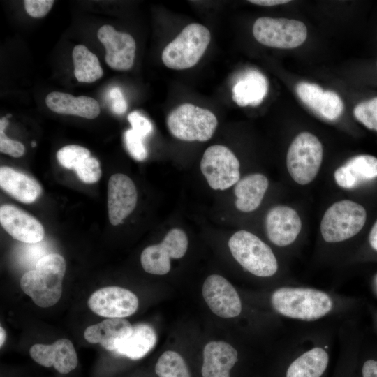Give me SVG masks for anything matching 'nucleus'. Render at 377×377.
<instances>
[{
	"label": "nucleus",
	"mask_w": 377,
	"mask_h": 377,
	"mask_svg": "<svg viewBox=\"0 0 377 377\" xmlns=\"http://www.w3.org/2000/svg\"><path fill=\"white\" fill-rule=\"evenodd\" d=\"M90 157V151L85 147L70 145L61 148L57 153L59 163L65 168L75 169L84 159Z\"/></svg>",
	"instance_id": "nucleus-31"
},
{
	"label": "nucleus",
	"mask_w": 377,
	"mask_h": 377,
	"mask_svg": "<svg viewBox=\"0 0 377 377\" xmlns=\"http://www.w3.org/2000/svg\"><path fill=\"white\" fill-rule=\"evenodd\" d=\"M203 298L211 311L216 316L230 318L242 312V302L233 286L224 277L212 274L202 286Z\"/></svg>",
	"instance_id": "nucleus-13"
},
{
	"label": "nucleus",
	"mask_w": 377,
	"mask_h": 377,
	"mask_svg": "<svg viewBox=\"0 0 377 377\" xmlns=\"http://www.w3.org/2000/svg\"><path fill=\"white\" fill-rule=\"evenodd\" d=\"M8 124V120L6 117L0 119V151L13 157H20L24 155L25 147L20 142L12 140L5 135L4 130Z\"/></svg>",
	"instance_id": "nucleus-35"
},
{
	"label": "nucleus",
	"mask_w": 377,
	"mask_h": 377,
	"mask_svg": "<svg viewBox=\"0 0 377 377\" xmlns=\"http://www.w3.org/2000/svg\"><path fill=\"white\" fill-rule=\"evenodd\" d=\"M156 340V333L151 325L137 324L133 326L131 334L119 344L116 352L131 360H139L154 347Z\"/></svg>",
	"instance_id": "nucleus-28"
},
{
	"label": "nucleus",
	"mask_w": 377,
	"mask_h": 377,
	"mask_svg": "<svg viewBox=\"0 0 377 377\" xmlns=\"http://www.w3.org/2000/svg\"><path fill=\"white\" fill-rule=\"evenodd\" d=\"M1 188L21 202L30 204L41 194V186L37 181L12 168H0Z\"/></svg>",
	"instance_id": "nucleus-26"
},
{
	"label": "nucleus",
	"mask_w": 377,
	"mask_h": 377,
	"mask_svg": "<svg viewBox=\"0 0 377 377\" xmlns=\"http://www.w3.org/2000/svg\"><path fill=\"white\" fill-rule=\"evenodd\" d=\"M239 162L227 147L214 145L204 152L200 170L214 190H226L236 184L240 178Z\"/></svg>",
	"instance_id": "nucleus-10"
},
{
	"label": "nucleus",
	"mask_w": 377,
	"mask_h": 377,
	"mask_svg": "<svg viewBox=\"0 0 377 377\" xmlns=\"http://www.w3.org/2000/svg\"><path fill=\"white\" fill-rule=\"evenodd\" d=\"M31 146H32L33 147H36V142L35 141H33V142H31Z\"/></svg>",
	"instance_id": "nucleus-45"
},
{
	"label": "nucleus",
	"mask_w": 377,
	"mask_h": 377,
	"mask_svg": "<svg viewBox=\"0 0 377 377\" xmlns=\"http://www.w3.org/2000/svg\"><path fill=\"white\" fill-rule=\"evenodd\" d=\"M341 323L288 327L281 345V377H325Z\"/></svg>",
	"instance_id": "nucleus-2"
},
{
	"label": "nucleus",
	"mask_w": 377,
	"mask_h": 377,
	"mask_svg": "<svg viewBox=\"0 0 377 377\" xmlns=\"http://www.w3.org/2000/svg\"><path fill=\"white\" fill-rule=\"evenodd\" d=\"M368 241L370 248L377 253V220L370 230Z\"/></svg>",
	"instance_id": "nucleus-40"
},
{
	"label": "nucleus",
	"mask_w": 377,
	"mask_h": 377,
	"mask_svg": "<svg viewBox=\"0 0 377 377\" xmlns=\"http://www.w3.org/2000/svg\"><path fill=\"white\" fill-rule=\"evenodd\" d=\"M0 223L10 235L24 243L40 242L45 235L43 226L38 219L11 205L1 207Z\"/></svg>",
	"instance_id": "nucleus-17"
},
{
	"label": "nucleus",
	"mask_w": 377,
	"mask_h": 377,
	"mask_svg": "<svg viewBox=\"0 0 377 377\" xmlns=\"http://www.w3.org/2000/svg\"><path fill=\"white\" fill-rule=\"evenodd\" d=\"M323 156V146L316 136L309 132L299 133L287 152L286 165L289 175L300 185L311 183L319 172Z\"/></svg>",
	"instance_id": "nucleus-8"
},
{
	"label": "nucleus",
	"mask_w": 377,
	"mask_h": 377,
	"mask_svg": "<svg viewBox=\"0 0 377 377\" xmlns=\"http://www.w3.org/2000/svg\"><path fill=\"white\" fill-rule=\"evenodd\" d=\"M267 301L274 314L297 324L341 323L355 318L361 304L354 297L296 283L276 286Z\"/></svg>",
	"instance_id": "nucleus-1"
},
{
	"label": "nucleus",
	"mask_w": 377,
	"mask_h": 377,
	"mask_svg": "<svg viewBox=\"0 0 377 377\" xmlns=\"http://www.w3.org/2000/svg\"><path fill=\"white\" fill-rule=\"evenodd\" d=\"M356 377H377V351H364L361 348Z\"/></svg>",
	"instance_id": "nucleus-34"
},
{
	"label": "nucleus",
	"mask_w": 377,
	"mask_h": 377,
	"mask_svg": "<svg viewBox=\"0 0 377 377\" xmlns=\"http://www.w3.org/2000/svg\"><path fill=\"white\" fill-rule=\"evenodd\" d=\"M97 36L105 48V60L111 68L128 71L132 68L136 43L131 35L105 24L98 29Z\"/></svg>",
	"instance_id": "nucleus-14"
},
{
	"label": "nucleus",
	"mask_w": 377,
	"mask_h": 377,
	"mask_svg": "<svg viewBox=\"0 0 377 377\" xmlns=\"http://www.w3.org/2000/svg\"><path fill=\"white\" fill-rule=\"evenodd\" d=\"M74 75L80 82L91 83L103 75L98 59L86 46H75L72 53Z\"/></svg>",
	"instance_id": "nucleus-29"
},
{
	"label": "nucleus",
	"mask_w": 377,
	"mask_h": 377,
	"mask_svg": "<svg viewBox=\"0 0 377 377\" xmlns=\"http://www.w3.org/2000/svg\"><path fill=\"white\" fill-rule=\"evenodd\" d=\"M74 170L79 179L86 184L96 183L101 177L100 163L93 157L84 159Z\"/></svg>",
	"instance_id": "nucleus-33"
},
{
	"label": "nucleus",
	"mask_w": 377,
	"mask_h": 377,
	"mask_svg": "<svg viewBox=\"0 0 377 377\" xmlns=\"http://www.w3.org/2000/svg\"><path fill=\"white\" fill-rule=\"evenodd\" d=\"M12 117V115H11L10 114H7V115H6V118H8V117Z\"/></svg>",
	"instance_id": "nucleus-46"
},
{
	"label": "nucleus",
	"mask_w": 377,
	"mask_h": 377,
	"mask_svg": "<svg viewBox=\"0 0 377 377\" xmlns=\"http://www.w3.org/2000/svg\"><path fill=\"white\" fill-rule=\"evenodd\" d=\"M128 121L131 125V129L143 138L153 131L151 122L137 111H133L128 115Z\"/></svg>",
	"instance_id": "nucleus-37"
},
{
	"label": "nucleus",
	"mask_w": 377,
	"mask_h": 377,
	"mask_svg": "<svg viewBox=\"0 0 377 377\" xmlns=\"http://www.w3.org/2000/svg\"><path fill=\"white\" fill-rule=\"evenodd\" d=\"M188 238L179 228L171 229L163 241L145 248L140 256L144 270L149 274L164 275L170 269V259L182 258L188 249Z\"/></svg>",
	"instance_id": "nucleus-11"
},
{
	"label": "nucleus",
	"mask_w": 377,
	"mask_h": 377,
	"mask_svg": "<svg viewBox=\"0 0 377 377\" xmlns=\"http://www.w3.org/2000/svg\"><path fill=\"white\" fill-rule=\"evenodd\" d=\"M337 184L343 188H353L360 182L377 177V158L357 155L338 168L334 174Z\"/></svg>",
	"instance_id": "nucleus-24"
},
{
	"label": "nucleus",
	"mask_w": 377,
	"mask_h": 377,
	"mask_svg": "<svg viewBox=\"0 0 377 377\" xmlns=\"http://www.w3.org/2000/svg\"><path fill=\"white\" fill-rule=\"evenodd\" d=\"M133 331V326L125 318H108L87 327L84 332L87 341L100 343L105 349L116 351L119 344Z\"/></svg>",
	"instance_id": "nucleus-22"
},
{
	"label": "nucleus",
	"mask_w": 377,
	"mask_h": 377,
	"mask_svg": "<svg viewBox=\"0 0 377 377\" xmlns=\"http://www.w3.org/2000/svg\"><path fill=\"white\" fill-rule=\"evenodd\" d=\"M353 114L367 128L377 131V97L359 103L354 108Z\"/></svg>",
	"instance_id": "nucleus-32"
},
{
	"label": "nucleus",
	"mask_w": 377,
	"mask_h": 377,
	"mask_svg": "<svg viewBox=\"0 0 377 377\" xmlns=\"http://www.w3.org/2000/svg\"><path fill=\"white\" fill-rule=\"evenodd\" d=\"M371 314L374 320V324L377 330V309H372Z\"/></svg>",
	"instance_id": "nucleus-44"
},
{
	"label": "nucleus",
	"mask_w": 377,
	"mask_h": 377,
	"mask_svg": "<svg viewBox=\"0 0 377 377\" xmlns=\"http://www.w3.org/2000/svg\"><path fill=\"white\" fill-rule=\"evenodd\" d=\"M124 138L128 153L135 160L141 161L147 157V150L142 136L131 128L124 133Z\"/></svg>",
	"instance_id": "nucleus-36"
},
{
	"label": "nucleus",
	"mask_w": 377,
	"mask_h": 377,
	"mask_svg": "<svg viewBox=\"0 0 377 377\" xmlns=\"http://www.w3.org/2000/svg\"><path fill=\"white\" fill-rule=\"evenodd\" d=\"M53 0H25L24 5L27 13L33 17H43L52 8Z\"/></svg>",
	"instance_id": "nucleus-38"
},
{
	"label": "nucleus",
	"mask_w": 377,
	"mask_h": 377,
	"mask_svg": "<svg viewBox=\"0 0 377 377\" xmlns=\"http://www.w3.org/2000/svg\"><path fill=\"white\" fill-rule=\"evenodd\" d=\"M166 124L171 135L177 139L205 142L212 137L218 121L210 110L184 103L170 112Z\"/></svg>",
	"instance_id": "nucleus-7"
},
{
	"label": "nucleus",
	"mask_w": 377,
	"mask_h": 377,
	"mask_svg": "<svg viewBox=\"0 0 377 377\" xmlns=\"http://www.w3.org/2000/svg\"><path fill=\"white\" fill-rule=\"evenodd\" d=\"M137 200L136 187L129 177L121 173L112 175L108 184V209L111 224L122 223L134 210Z\"/></svg>",
	"instance_id": "nucleus-16"
},
{
	"label": "nucleus",
	"mask_w": 377,
	"mask_h": 377,
	"mask_svg": "<svg viewBox=\"0 0 377 377\" xmlns=\"http://www.w3.org/2000/svg\"><path fill=\"white\" fill-rule=\"evenodd\" d=\"M6 337V331L2 327H0V346L1 348L3 346L5 342Z\"/></svg>",
	"instance_id": "nucleus-42"
},
{
	"label": "nucleus",
	"mask_w": 377,
	"mask_h": 377,
	"mask_svg": "<svg viewBox=\"0 0 377 377\" xmlns=\"http://www.w3.org/2000/svg\"><path fill=\"white\" fill-rule=\"evenodd\" d=\"M65 271V260L61 255L51 253L42 256L34 269L22 275L21 289L38 306H52L61 296Z\"/></svg>",
	"instance_id": "nucleus-3"
},
{
	"label": "nucleus",
	"mask_w": 377,
	"mask_h": 377,
	"mask_svg": "<svg viewBox=\"0 0 377 377\" xmlns=\"http://www.w3.org/2000/svg\"><path fill=\"white\" fill-rule=\"evenodd\" d=\"M268 80L256 70L246 71L232 89V100L241 107L258 106L268 92Z\"/></svg>",
	"instance_id": "nucleus-25"
},
{
	"label": "nucleus",
	"mask_w": 377,
	"mask_h": 377,
	"mask_svg": "<svg viewBox=\"0 0 377 377\" xmlns=\"http://www.w3.org/2000/svg\"><path fill=\"white\" fill-rule=\"evenodd\" d=\"M253 35L260 44L279 49H292L306 39L307 29L301 21L261 17L253 25Z\"/></svg>",
	"instance_id": "nucleus-9"
},
{
	"label": "nucleus",
	"mask_w": 377,
	"mask_h": 377,
	"mask_svg": "<svg viewBox=\"0 0 377 377\" xmlns=\"http://www.w3.org/2000/svg\"><path fill=\"white\" fill-rule=\"evenodd\" d=\"M47 106L52 111L64 114L79 116L87 119L97 117L101 112L98 101L94 98L52 91L45 98Z\"/></svg>",
	"instance_id": "nucleus-23"
},
{
	"label": "nucleus",
	"mask_w": 377,
	"mask_h": 377,
	"mask_svg": "<svg viewBox=\"0 0 377 377\" xmlns=\"http://www.w3.org/2000/svg\"><path fill=\"white\" fill-rule=\"evenodd\" d=\"M265 227L269 240L275 246L284 248L296 241L302 230V221L295 209L279 205L268 212Z\"/></svg>",
	"instance_id": "nucleus-15"
},
{
	"label": "nucleus",
	"mask_w": 377,
	"mask_h": 377,
	"mask_svg": "<svg viewBox=\"0 0 377 377\" xmlns=\"http://www.w3.org/2000/svg\"><path fill=\"white\" fill-rule=\"evenodd\" d=\"M210 40V31L205 26L189 24L164 47L163 63L174 70L190 68L200 61Z\"/></svg>",
	"instance_id": "nucleus-5"
},
{
	"label": "nucleus",
	"mask_w": 377,
	"mask_h": 377,
	"mask_svg": "<svg viewBox=\"0 0 377 377\" xmlns=\"http://www.w3.org/2000/svg\"><path fill=\"white\" fill-rule=\"evenodd\" d=\"M249 2L263 6H274L277 5H281L290 2L289 0H250Z\"/></svg>",
	"instance_id": "nucleus-41"
},
{
	"label": "nucleus",
	"mask_w": 377,
	"mask_h": 377,
	"mask_svg": "<svg viewBox=\"0 0 377 377\" xmlns=\"http://www.w3.org/2000/svg\"><path fill=\"white\" fill-rule=\"evenodd\" d=\"M295 91L308 108L325 119L335 120L343 112V101L334 91L323 90L319 85L306 82H299Z\"/></svg>",
	"instance_id": "nucleus-20"
},
{
	"label": "nucleus",
	"mask_w": 377,
	"mask_h": 377,
	"mask_svg": "<svg viewBox=\"0 0 377 377\" xmlns=\"http://www.w3.org/2000/svg\"><path fill=\"white\" fill-rule=\"evenodd\" d=\"M228 247L235 260L251 275L263 279L276 276L279 263L272 248L254 234L236 232L228 241Z\"/></svg>",
	"instance_id": "nucleus-4"
},
{
	"label": "nucleus",
	"mask_w": 377,
	"mask_h": 377,
	"mask_svg": "<svg viewBox=\"0 0 377 377\" xmlns=\"http://www.w3.org/2000/svg\"><path fill=\"white\" fill-rule=\"evenodd\" d=\"M111 103V110L117 114H122L127 110V102L125 100L121 89L119 87H113L108 94Z\"/></svg>",
	"instance_id": "nucleus-39"
},
{
	"label": "nucleus",
	"mask_w": 377,
	"mask_h": 377,
	"mask_svg": "<svg viewBox=\"0 0 377 377\" xmlns=\"http://www.w3.org/2000/svg\"><path fill=\"white\" fill-rule=\"evenodd\" d=\"M372 290L374 294L377 296V274L374 276L372 281Z\"/></svg>",
	"instance_id": "nucleus-43"
},
{
	"label": "nucleus",
	"mask_w": 377,
	"mask_h": 377,
	"mask_svg": "<svg viewBox=\"0 0 377 377\" xmlns=\"http://www.w3.org/2000/svg\"><path fill=\"white\" fill-rule=\"evenodd\" d=\"M238 361V351L223 341L207 343L203 350L202 377H230Z\"/></svg>",
	"instance_id": "nucleus-21"
},
{
	"label": "nucleus",
	"mask_w": 377,
	"mask_h": 377,
	"mask_svg": "<svg viewBox=\"0 0 377 377\" xmlns=\"http://www.w3.org/2000/svg\"><path fill=\"white\" fill-rule=\"evenodd\" d=\"M31 358L39 364L54 368L61 374H68L77 365V357L72 342L60 339L50 345L37 343L29 350Z\"/></svg>",
	"instance_id": "nucleus-19"
},
{
	"label": "nucleus",
	"mask_w": 377,
	"mask_h": 377,
	"mask_svg": "<svg viewBox=\"0 0 377 377\" xmlns=\"http://www.w3.org/2000/svg\"><path fill=\"white\" fill-rule=\"evenodd\" d=\"M96 314L105 318H125L138 308L137 296L128 289L108 286L95 291L87 302Z\"/></svg>",
	"instance_id": "nucleus-12"
},
{
	"label": "nucleus",
	"mask_w": 377,
	"mask_h": 377,
	"mask_svg": "<svg viewBox=\"0 0 377 377\" xmlns=\"http://www.w3.org/2000/svg\"><path fill=\"white\" fill-rule=\"evenodd\" d=\"M268 186L267 178L260 173L251 174L239 180L234 188L237 209L243 212L256 210L261 204Z\"/></svg>",
	"instance_id": "nucleus-27"
},
{
	"label": "nucleus",
	"mask_w": 377,
	"mask_h": 377,
	"mask_svg": "<svg viewBox=\"0 0 377 377\" xmlns=\"http://www.w3.org/2000/svg\"><path fill=\"white\" fill-rule=\"evenodd\" d=\"M339 354L332 377H356L362 334L356 321L343 323L338 328Z\"/></svg>",
	"instance_id": "nucleus-18"
},
{
	"label": "nucleus",
	"mask_w": 377,
	"mask_h": 377,
	"mask_svg": "<svg viewBox=\"0 0 377 377\" xmlns=\"http://www.w3.org/2000/svg\"><path fill=\"white\" fill-rule=\"evenodd\" d=\"M155 371L158 377H191L184 358L172 350H167L159 357Z\"/></svg>",
	"instance_id": "nucleus-30"
},
{
	"label": "nucleus",
	"mask_w": 377,
	"mask_h": 377,
	"mask_svg": "<svg viewBox=\"0 0 377 377\" xmlns=\"http://www.w3.org/2000/svg\"><path fill=\"white\" fill-rule=\"evenodd\" d=\"M367 212L360 204L342 200L332 204L325 212L320 223V233L327 244H338L355 236L362 229Z\"/></svg>",
	"instance_id": "nucleus-6"
}]
</instances>
